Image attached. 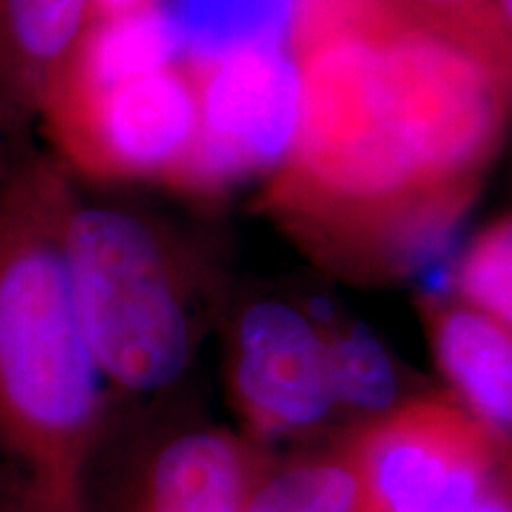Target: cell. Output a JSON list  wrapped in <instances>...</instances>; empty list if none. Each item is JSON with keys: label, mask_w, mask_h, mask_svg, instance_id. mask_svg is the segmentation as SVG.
<instances>
[{"label": "cell", "mask_w": 512, "mask_h": 512, "mask_svg": "<svg viewBox=\"0 0 512 512\" xmlns=\"http://www.w3.org/2000/svg\"><path fill=\"white\" fill-rule=\"evenodd\" d=\"M38 121L76 174L174 188L197 136L195 81L185 60L110 83L57 79Z\"/></svg>", "instance_id": "obj_3"}, {"label": "cell", "mask_w": 512, "mask_h": 512, "mask_svg": "<svg viewBox=\"0 0 512 512\" xmlns=\"http://www.w3.org/2000/svg\"><path fill=\"white\" fill-rule=\"evenodd\" d=\"M434 342L441 368L479 413L512 427V337L475 309L437 313Z\"/></svg>", "instance_id": "obj_8"}, {"label": "cell", "mask_w": 512, "mask_h": 512, "mask_svg": "<svg viewBox=\"0 0 512 512\" xmlns=\"http://www.w3.org/2000/svg\"><path fill=\"white\" fill-rule=\"evenodd\" d=\"M356 479L335 465L304 467L273 479L245 512H349Z\"/></svg>", "instance_id": "obj_14"}, {"label": "cell", "mask_w": 512, "mask_h": 512, "mask_svg": "<svg viewBox=\"0 0 512 512\" xmlns=\"http://www.w3.org/2000/svg\"><path fill=\"white\" fill-rule=\"evenodd\" d=\"M330 384L335 403L382 411L394 401L396 375L382 344L366 328H351L328 342Z\"/></svg>", "instance_id": "obj_12"}, {"label": "cell", "mask_w": 512, "mask_h": 512, "mask_svg": "<svg viewBox=\"0 0 512 512\" xmlns=\"http://www.w3.org/2000/svg\"><path fill=\"white\" fill-rule=\"evenodd\" d=\"M95 19L93 0H0V114L22 126Z\"/></svg>", "instance_id": "obj_7"}, {"label": "cell", "mask_w": 512, "mask_h": 512, "mask_svg": "<svg viewBox=\"0 0 512 512\" xmlns=\"http://www.w3.org/2000/svg\"><path fill=\"white\" fill-rule=\"evenodd\" d=\"M470 432L444 406H415L368 444V482L380 512H470L479 472Z\"/></svg>", "instance_id": "obj_6"}, {"label": "cell", "mask_w": 512, "mask_h": 512, "mask_svg": "<svg viewBox=\"0 0 512 512\" xmlns=\"http://www.w3.org/2000/svg\"><path fill=\"white\" fill-rule=\"evenodd\" d=\"M456 283L472 309L512 328V216L477 235L460 259Z\"/></svg>", "instance_id": "obj_13"}, {"label": "cell", "mask_w": 512, "mask_h": 512, "mask_svg": "<svg viewBox=\"0 0 512 512\" xmlns=\"http://www.w3.org/2000/svg\"><path fill=\"white\" fill-rule=\"evenodd\" d=\"M95 3V17L105 15H117V12H124L128 8H136V5H143L147 0H93Z\"/></svg>", "instance_id": "obj_15"}, {"label": "cell", "mask_w": 512, "mask_h": 512, "mask_svg": "<svg viewBox=\"0 0 512 512\" xmlns=\"http://www.w3.org/2000/svg\"><path fill=\"white\" fill-rule=\"evenodd\" d=\"M81 328L105 380L155 392L183 375L195 344L190 261L138 211L76 197L64 233Z\"/></svg>", "instance_id": "obj_2"}, {"label": "cell", "mask_w": 512, "mask_h": 512, "mask_svg": "<svg viewBox=\"0 0 512 512\" xmlns=\"http://www.w3.org/2000/svg\"><path fill=\"white\" fill-rule=\"evenodd\" d=\"M185 60L290 46L297 0H171L162 5Z\"/></svg>", "instance_id": "obj_10"}, {"label": "cell", "mask_w": 512, "mask_h": 512, "mask_svg": "<svg viewBox=\"0 0 512 512\" xmlns=\"http://www.w3.org/2000/svg\"><path fill=\"white\" fill-rule=\"evenodd\" d=\"M470 512H512L505 508V505L501 503H494V501H486V503H477L475 508H472Z\"/></svg>", "instance_id": "obj_17"}, {"label": "cell", "mask_w": 512, "mask_h": 512, "mask_svg": "<svg viewBox=\"0 0 512 512\" xmlns=\"http://www.w3.org/2000/svg\"><path fill=\"white\" fill-rule=\"evenodd\" d=\"M290 50L302 114L268 207L325 264L406 271L470 200L512 83L394 0Z\"/></svg>", "instance_id": "obj_1"}, {"label": "cell", "mask_w": 512, "mask_h": 512, "mask_svg": "<svg viewBox=\"0 0 512 512\" xmlns=\"http://www.w3.org/2000/svg\"><path fill=\"white\" fill-rule=\"evenodd\" d=\"M498 22H501V29L505 38H508L510 48H512V0H498Z\"/></svg>", "instance_id": "obj_16"}, {"label": "cell", "mask_w": 512, "mask_h": 512, "mask_svg": "<svg viewBox=\"0 0 512 512\" xmlns=\"http://www.w3.org/2000/svg\"><path fill=\"white\" fill-rule=\"evenodd\" d=\"M401 10L434 34L482 57L512 83V48L496 10L486 0H396Z\"/></svg>", "instance_id": "obj_11"}, {"label": "cell", "mask_w": 512, "mask_h": 512, "mask_svg": "<svg viewBox=\"0 0 512 512\" xmlns=\"http://www.w3.org/2000/svg\"><path fill=\"white\" fill-rule=\"evenodd\" d=\"M240 463L235 446L211 432L169 441L147 479L143 512H238Z\"/></svg>", "instance_id": "obj_9"}, {"label": "cell", "mask_w": 512, "mask_h": 512, "mask_svg": "<svg viewBox=\"0 0 512 512\" xmlns=\"http://www.w3.org/2000/svg\"><path fill=\"white\" fill-rule=\"evenodd\" d=\"M235 389L252 420L268 430L309 427L330 413L328 339L285 302H256L238 323Z\"/></svg>", "instance_id": "obj_5"}, {"label": "cell", "mask_w": 512, "mask_h": 512, "mask_svg": "<svg viewBox=\"0 0 512 512\" xmlns=\"http://www.w3.org/2000/svg\"><path fill=\"white\" fill-rule=\"evenodd\" d=\"M185 64L195 81L197 136L174 188L211 197L247 176L278 171L302 114V76L290 46Z\"/></svg>", "instance_id": "obj_4"}]
</instances>
